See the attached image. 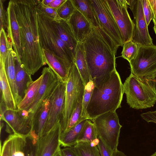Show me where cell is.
Wrapping results in <instances>:
<instances>
[{
    "label": "cell",
    "mask_w": 156,
    "mask_h": 156,
    "mask_svg": "<svg viewBox=\"0 0 156 156\" xmlns=\"http://www.w3.org/2000/svg\"><path fill=\"white\" fill-rule=\"evenodd\" d=\"M13 1L20 30L21 64L28 73L34 75L46 64L39 39L36 9L37 0Z\"/></svg>",
    "instance_id": "6da1fadb"
},
{
    "label": "cell",
    "mask_w": 156,
    "mask_h": 156,
    "mask_svg": "<svg viewBox=\"0 0 156 156\" xmlns=\"http://www.w3.org/2000/svg\"><path fill=\"white\" fill-rule=\"evenodd\" d=\"M83 43L90 80L94 86H99L116 69L115 47L105 39L97 28L93 27Z\"/></svg>",
    "instance_id": "7a4b0ae2"
},
{
    "label": "cell",
    "mask_w": 156,
    "mask_h": 156,
    "mask_svg": "<svg viewBox=\"0 0 156 156\" xmlns=\"http://www.w3.org/2000/svg\"><path fill=\"white\" fill-rule=\"evenodd\" d=\"M124 93L120 76L115 69L102 83L94 86L86 109L87 117L92 120L121 107Z\"/></svg>",
    "instance_id": "3957f363"
},
{
    "label": "cell",
    "mask_w": 156,
    "mask_h": 156,
    "mask_svg": "<svg viewBox=\"0 0 156 156\" xmlns=\"http://www.w3.org/2000/svg\"><path fill=\"white\" fill-rule=\"evenodd\" d=\"M36 9L39 39L42 49L49 50L60 57L70 69L74 64L71 51L59 37L53 27L50 17L36 7Z\"/></svg>",
    "instance_id": "277c9868"
},
{
    "label": "cell",
    "mask_w": 156,
    "mask_h": 156,
    "mask_svg": "<svg viewBox=\"0 0 156 156\" xmlns=\"http://www.w3.org/2000/svg\"><path fill=\"white\" fill-rule=\"evenodd\" d=\"M156 80L137 77L131 73L123 84L126 102L135 109L153 107L156 102Z\"/></svg>",
    "instance_id": "5b68a950"
},
{
    "label": "cell",
    "mask_w": 156,
    "mask_h": 156,
    "mask_svg": "<svg viewBox=\"0 0 156 156\" xmlns=\"http://www.w3.org/2000/svg\"><path fill=\"white\" fill-rule=\"evenodd\" d=\"M85 86L75 64L70 69L66 82L64 107L60 122L62 133L66 130L69 121L80 98L83 95Z\"/></svg>",
    "instance_id": "8992f818"
},
{
    "label": "cell",
    "mask_w": 156,
    "mask_h": 156,
    "mask_svg": "<svg viewBox=\"0 0 156 156\" xmlns=\"http://www.w3.org/2000/svg\"><path fill=\"white\" fill-rule=\"evenodd\" d=\"M96 128L98 137L113 152L118 150L121 129L116 111L103 114L91 120Z\"/></svg>",
    "instance_id": "52a82bcc"
},
{
    "label": "cell",
    "mask_w": 156,
    "mask_h": 156,
    "mask_svg": "<svg viewBox=\"0 0 156 156\" xmlns=\"http://www.w3.org/2000/svg\"><path fill=\"white\" fill-rule=\"evenodd\" d=\"M131 73L141 78L156 80V46L139 45L130 62Z\"/></svg>",
    "instance_id": "ba28073f"
},
{
    "label": "cell",
    "mask_w": 156,
    "mask_h": 156,
    "mask_svg": "<svg viewBox=\"0 0 156 156\" xmlns=\"http://www.w3.org/2000/svg\"><path fill=\"white\" fill-rule=\"evenodd\" d=\"M99 27L117 47L122 46L121 33L106 0H91Z\"/></svg>",
    "instance_id": "9c48e42d"
},
{
    "label": "cell",
    "mask_w": 156,
    "mask_h": 156,
    "mask_svg": "<svg viewBox=\"0 0 156 156\" xmlns=\"http://www.w3.org/2000/svg\"><path fill=\"white\" fill-rule=\"evenodd\" d=\"M43 78L36 97L31 106L26 110H20V115L28 119L31 126L32 119L43 101L49 97L61 81L50 67H45L42 71Z\"/></svg>",
    "instance_id": "30bf717a"
},
{
    "label": "cell",
    "mask_w": 156,
    "mask_h": 156,
    "mask_svg": "<svg viewBox=\"0 0 156 156\" xmlns=\"http://www.w3.org/2000/svg\"><path fill=\"white\" fill-rule=\"evenodd\" d=\"M133 14L134 27L132 40L139 45L154 44L143 13L142 0H126Z\"/></svg>",
    "instance_id": "8fae6325"
},
{
    "label": "cell",
    "mask_w": 156,
    "mask_h": 156,
    "mask_svg": "<svg viewBox=\"0 0 156 156\" xmlns=\"http://www.w3.org/2000/svg\"><path fill=\"white\" fill-rule=\"evenodd\" d=\"M120 30L123 44L132 40L134 23L128 13L126 0H106Z\"/></svg>",
    "instance_id": "7c38bea8"
},
{
    "label": "cell",
    "mask_w": 156,
    "mask_h": 156,
    "mask_svg": "<svg viewBox=\"0 0 156 156\" xmlns=\"http://www.w3.org/2000/svg\"><path fill=\"white\" fill-rule=\"evenodd\" d=\"M66 83L60 81L49 96L48 118L42 136L60 122L65 104Z\"/></svg>",
    "instance_id": "4fadbf2b"
},
{
    "label": "cell",
    "mask_w": 156,
    "mask_h": 156,
    "mask_svg": "<svg viewBox=\"0 0 156 156\" xmlns=\"http://www.w3.org/2000/svg\"><path fill=\"white\" fill-rule=\"evenodd\" d=\"M61 133L59 121L48 132L38 139L36 144V156H53L61 148Z\"/></svg>",
    "instance_id": "5bb4252c"
},
{
    "label": "cell",
    "mask_w": 156,
    "mask_h": 156,
    "mask_svg": "<svg viewBox=\"0 0 156 156\" xmlns=\"http://www.w3.org/2000/svg\"><path fill=\"white\" fill-rule=\"evenodd\" d=\"M0 119L5 122L6 130L9 133L12 132L14 134L26 136L30 133L31 126L30 122L22 117L18 110H6L0 115Z\"/></svg>",
    "instance_id": "9a60e30c"
},
{
    "label": "cell",
    "mask_w": 156,
    "mask_h": 156,
    "mask_svg": "<svg viewBox=\"0 0 156 156\" xmlns=\"http://www.w3.org/2000/svg\"><path fill=\"white\" fill-rule=\"evenodd\" d=\"M8 18L7 36L12 45L17 60L21 62L22 48L19 25L16 15L13 0H10L7 9Z\"/></svg>",
    "instance_id": "2e32d148"
},
{
    "label": "cell",
    "mask_w": 156,
    "mask_h": 156,
    "mask_svg": "<svg viewBox=\"0 0 156 156\" xmlns=\"http://www.w3.org/2000/svg\"><path fill=\"white\" fill-rule=\"evenodd\" d=\"M67 22L78 42L83 43L92 30L93 27L90 23L76 9Z\"/></svg>",
    "instance_id": "e0dca14e"
},
{
    "label": "cell",
    "mask_w": 156,
    "mask_h": 156,
    "mask_svg": "<svg viewBox=\"0 0 156 156\" xmlns=\"http://www.w3.org/2000/svg\"><path fill=\"white\" fill-rule=\"evenodd\" d=\"M45 61L61 81L66 82L69 75V69L64 61L53 52L42 49Z\"/></svg>",
    "instance_id": "ac0fdd59"
},
{
    "label": "cell",
    "mask_w": 156,
    "mask_h": 156,
    "mask_svg": "<svg viewBox=\"0 0 156 156\" xmlns=\"http://www.w3.org/2000/svg\"><path fill=\"white\" fill-rule=\"evenodd\" d=\"M16 57L12 44L9 42L8 52L4 63L7 77L18 107L20 101L16 82L15 60Z\"/></svg>",
    "instance_id": "d6986e66"
},
{
    "label": "cell",
    "mask_w": 156,
    "mask_h": 156,
    "mask_svg": "<svg viewBox=\"0 0 156 156\" xmlns=\"http://www.w3.org/2000/svg\"><path fill=\"white\" fill-rule=\"evenodd\" d=\"M0 87L1 101H3L7 110H18L6 74L4 62L0 59Z\"/></svg>",
    "instance_id": "ffe728a7"
},
{
    "label": "cell",
    "mask_w": 156,
    "mask_h": 156,
    "mask_svg": "<svg viewBox=\"0 0 156 156\" xmlns=\"http://www.w3.org/2000/svg\"><path fill=\"white\" fill-rule=\"evenodd\" d=\"M50 17L53 27L60 38L70 49L74 60L78 42L76 39L67 21L61 19H55Z\"/></svg>",
    "instance_id": "44dd1931"
},
{
    "label": "cell",
    "mask_w": 156,
    "mask_h": 156,
    "mask_svg": "<svg viewBox=\"0 0 156 156\" xmlns=\"http://www.w3.org/2000/svg\"><path fill=\"white\" fill-rule=\"evenodd\" d=\"M49 97L44 100L35 113L31 121V130L38 138L42 136L48 118L49 105Z\"/></svg>",
    "instance_id": "7402d4cb"
},
{
    "label": "cell",
    "mask_w": 156,
    "mask_h": 156,
    "mask_svg": "<svg viewBox=\"0 0 156 156\" xmlns=\"http://www.w3.org/2000/svg\"><path fill=\"white\" fill-rule=\"evenodd\" d=\"M16 82L20 101L25 96L30 84L33 82L31 75L23 66L21 63L17 59L15 60Z\"/></svg>",
    "instance_id": "603a6c76"
},
{
    "label": "cell",
    "mask_w": 156,
    "mask_h": 156,
    "mask_svg": "<svg viewBox=\"0 0 156 156\" xmlns=\"http://www.w3.org/2000/svg\"><path fill=\"white\" fill-rule=\"evenodd\" d=\"M85 86L90 81V77L83 43L78 42L74 60Z\"/></svg>",
    "instance_id": "cb8c5ba5"
},
{
    "label": "cell",
    "mask_w": 156,
    "mask_h": 156,
    "mask_svg": "<svg viewBox=\"0 0 156 156\" xmlns=\"http://www.w3.org/2000/svg\"><path fill=\"white\" fill-rule=\"evenodd\" d=\"M76 9L90 23L92 27H99L98 20L94 11L91 0H72Z\"/></svg>",
    "instance_id": "d4e9b609"
},
{
    "label": "cell",
    "mask_w": 156,
    "mask_h": 156,
    "mask_svg": "<svg viewBox=\"0 0 156 156\" xmlns=\"http://www.w3.org/2000/svg\"><path fill=\"white\" fill-rule=\"evenodd\" d=\"M43 78L42 75L30 84L23 98L18 106L19 110H26L32 105L36 97Z\"/></svg>",
    "instance_id": "484cf974"
},
{
    "label": "cell",
    "mask_w": 156,
    "mask_h": 156,
    "mask_svg": "<svg viewBox=\"0 0 156 156\" xmlns=\"http://www.w3.org/2000/svg\"><path fill=\"white\" fill-rule=\"evenodd\" d=\"M87 119L82 121L68 131L61 133L60 139L61 146L63 147H71L77 144L80 132Z\"/></svg>",
    "instance_id": "4316f807"
},
{
    "label": "cell",
    "mask_w": 156,
    "mask_h": 156,
    "mask_svg": "<svg viewBox=\"0 0 156 156\" xmlns=\"http://www.w3.org/2000/svg\"><path fill=\"white\" fill-rule=\"evenodd\" d=\"M98 137L96 130L93 122L91 120L87 119L80 132L77 143L90 142Z\"/></svg>",
    "instance_id": "83f0119b"
},
{
    "label": "cell",
    "mask_w": 156,
    "mask_h": 156,
    "mask_svg": "<svg viewBox=\"0 0 156 156\" xmlns=\"http://www.w3.org/2000/svg\"><path fill=\"white\" fill-rule=\"evenodd\" d=\"M11 134L12 136L11 156H25L24 147L27 135L24 136L14 133Z\"/></svg>",
    "instance_id": "f1b7e54d"
},
{
    "label": "cell",
    "mask_w": 156,
    "mask_h": 156,
    "mask_svg": "<svg viewBox=\"0 0 156 156\" xmlns=\"http://www.w3.org/2000/svg\"><path fill=\"white\" fill-rule=\"evenodd\" d=\"M73 147L78 156H101L98 146L92 147L90 142L78 143Z\"/></svg>",
    "instance_id": "f546056e"
},
{
    "label": "cell",
    "mask_w": 156,
    "mask_h": 156,
    "mask_svg": "<svg viewBox=\"0 0 156 156\" xmlns=\"http://www.w3.org/2000/svg\"><path fill=\"white\" fill-rule=\"evenodd\" d=\"M83 96H82L79 98L76 106L69 121L66 129L64 132L68 131L83 120L87 119L82 117L81 116Z\"/></svg>",
    "instance_id": "4dcf8cb0"
},
{
    "label": "cell",
    "mask_w": 156,
    "mask_h": 156,
    "mask_svg": "<svg viewBox=\"0 0 156 156\" xmlns=\"http://www.w3.org/2000/svg\"><path fill=\"white\" fill-rule=\"evenodd\" d=\"M76 9L72 0H66L57 9L60 19L67 21Z\"/></svg>",
    "instance_id": "1f68e13d"
},
{
    "label": "cell",
    "mask_w": 156,
    "mask_h": 156,
    "mask_svg": "<svg viewBox=\"0 0 156 156\" xmlns=\"http://www.w3.org/2000/svg\"><path fill=\"white\" fill-rule=\"evenodd\" d=\"M121 56L129 62L136 56L139 45L132 40L123 44Z\"/></svg>",
    "instance_id": "d6a6232c"
},
{
    "label": "cell",
    "mask_w": 156,
    "mask_h": 156,
    "mask_svg": "<svg viewBox=\"0 0 156 156\" xmlns=\"http://www.w3.org/2000/svg\"><path fill=\"white\" fill-rule=\"evenodd\" d=\"M38 139L37 135L33 132L26 136L24 147L25 156H36V144Z\"/></svg>",
    "instance_id": "836d02e7"
},
{
    "label": "cell",
    "mask_w": 156,
    "mask_h": 156,
    "mask_svg": "<svg viewBox=\"0 0 156 156\" xmlns=\"http://www.w3.org/2000/svg\"><path fill=\"white\" fill-rule=\"evenodd\" d=\"M94 85L93 82L90 80L85 86L83 96L81 116L83 118L88 119L87 115L86 109L90 100Z\"/></svg>",
    "instance_id": "e575fe53"
},
{
    "label": "cell",
    "mask_w": 156,
    "mask_h": 156,
    "mask_svg": "<svg viewBox=\"0 0 156 156\" xmlns=\"http://www.w3.org/2000/svg\"><path fill=\"white\" fill-rule=\"evenodd\" d=\"M7 34L3 28L0 29V59L4 62L6 57L9 45Z\"/></svg>",
    "instance_id": "d590c367"
},
{
    "label": "cell",
    "mask_w": 156,
    "mask_h": 156,
    "mask_svg": "<svg viewBox=\"0 0 156 156\" xmlns=\"http://www.w3.org/2000/svg\"><path fill=\"white\" fill-rule=\"evenodd\" d=\"M5 0H0V27L3 29L7 33L8 27V18L7 10L4 5Z\"/></svg>",
    "instance_id": "8d00e7d4"
},
{
    "label": "cell",
    "mask_w": 156,
    "mask_h": 156,
    "mask_svg": "<svg viewBox=\"0 0 156 156\" xmlns=\"http://www.w3.org/2000/svg\"><path fill=\"white\" fill-rule=\"evenodd\" d=\"M36 8L44 12L48 15L55 19H60L57 13V9L45 5L41 3V0H37Z\"/></svg>",
    "instance_id": "74e56055"
},
{
    "label": "cell",
    "mask_w": 156,
    "mask_h": 156,
    "mask_svg": "<svg viewBox=\"0 0 156 156\" xmlns=\"http://www.w3.org/2000/svg\"><path fill=\"white\" fill-rule=\"evenodd\" d=\"M142 2L144 14L148 26L153 17L152 9L149 0H142Z\"/></svg>",
    "instance_id": "f35d334b"
},
{
    "label": "cell",
    "mask_w": 156,
    "mask_h": 156,
    "mask_svg": "<svg viewBox=\"0 0 156 156\" xmlns=\"http://www.w3.org/2000/svg\"><path fill=\"white\" fill-rule=\"evenodd\" d=\"M11 144L12 136L10 134L4 142L1 156H11Z\"/></svg>",
    "instance_id": "ab89813d"
},
{
    "label": "cell",
    "mask_w": 156,
    "mask_h": 156,
    "mask_svg": "<svg viewBox=\"0 0 156 156\" xmlns=\"http://www.w3.org/2000/svg\"><path fill=\"white\" fill-rule=\"evenodd\" d=\"M98 137L100 141L97 146L101 156H112L113 152L99 137Z\"/></svg>",
    "instance_id": "60d3db41"
},
{
    "label": "cell",
    "mask_w": 156,
    "mask_h": 156,
    "mask_svg": "<svg viewBox=\"0 0 156 156\" xmlns=\"http://www.w3.org/2000/svg\"><path fill=\"white\" fill-rule=\"evenodd\" d=\"M141 117L147 122L156 123V110L149 111L141 114Z\"/></svg>",
    "instance_id": "b9f144b4"
},
{
    "label": "cell",
    "mask_w": 156,
    "mask_h": 156,
    "mask_svg": "<svg viewBox=\"0 0 156 156\" xmlns=\"http://www.w3.org/2000/svg\"><path fill=\"white\" fill-rule=\"evenodd\" d=\"M61 152L62 156H78L73 146L64 147Z\"/></svg>",
    "instance_id": "7bdbcfd3"
},
{
    "label": "cell",
    "mask_w": 156,
    "mask_h": 156,
    "mask_svg": "<svg viewBox=\"0 0 156 156\" xmlns=\"http://www.w3.org/2000/svg\"><path fill=\"white\" fill-rule=\"evenodd\" d=\"M66 0H52L49 6L51 8L57 9Z\"/></svg>",
    "instance_id": "ee69618b"
},
{
    "label": "cell",
    "mask_w": 156,
    "mask_h": 156,
    "mask_svg": "<svg viewBox=\"0 0 156 156\" xmlns=\"http://www.w3.org/2000/svg\"><path fill=\"white\" fill-rule=\"evenodd\" d=\"M151 5L153 13V21L156 23V0H149Z\"/></svg>",
    "instance_id": "f6af8a7d"
},
{
    "label": "cell",
    "mask_w": 156,
    "mask_h": 156,
    "mask_svg": "<svg viewBox=\"0 0 156 156\" xmlns=\"http://www.w3.org/2000/svg\"><path fill=\"white\" fill-rule=\"evenodd\" d=\"M52 0H42L41 3L43 5L49 6Z\"/></svg>",
    "instance_id": "bcb514c9"
},
{
    "label": "cell",
    "mask_w": 156,
    "mask_h": 156,
    "mask_svg": "<svg viewBox=\"0 0 156 156\" xmlns=\"http://www.w3.org/2000/svg\"><path fill=\"white\" fill-rule=\"evenodd\" d=\"M99 139L98 137L94 139L92 141L94 144L95 146H97L99 142Z\"/></svg>",
    "instance_id": "7dc6e473"
},
{
    "label": "cell",
    "mask_w": 156,
    "mask_h": 156,
    "mask_svg": "<svg viewBox=\"0 0 156 156\" xmlns=\"http://www.w3.org/2000/svg\"><path fill=\"white\" fill-rule=\"evenodd\" d=\"M53 156H62L61 152V148L58 150Z\"/></svg>",
    "instance_id": "c3c4849f"
},
{
    "label": "cell",
    "mask_w": 156,
    "mask_h": 156,
    "mask_svg": "<svg viewBox=\"0 0 156 156\" xmlns=\"http://www.w3.org/2000/svg\"><path fill=\"white\" fill-rule=\"evenodd\" d=\"M153 23L154 24V27H153V29L154 30V31L156 35V23L154 21H153Z\"/></svg>",
    "instance_id": "681fc988"
},
{
    "label": "cell",
    "mask_w": 156,
    "mask_h": 156,
    "mask_svg": "<svg viewBox=\"0 0 156 156\" xmlns=\"http://www.w3.org/2000/svg\"><path fill=\"white\" fill-rule=\"evenodd\" d=\"M150 156H156V152H154V154Z\"/></svg>",
    "instance_id": "f907efd6"
}]
</instances>
